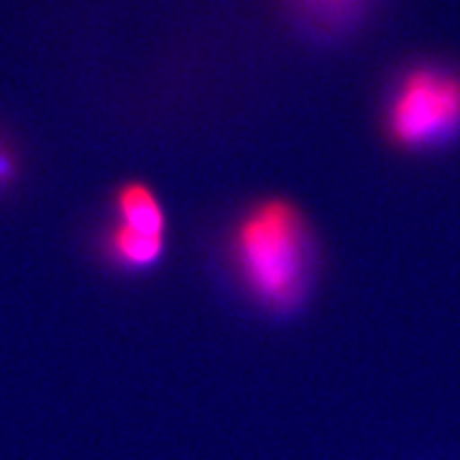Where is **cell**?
<instances>
[{"label": "cell", "mask_w": 460, "mask_h": 460, "mask_svg": "<svg viewBox=\"0 0 460 460\" xmlns=\"http://www.w3.org/2000/svg\"><path fill=\"white\" fill-rule=\"evenodd\" d=\"M230 261L259 305L278 315L296 310L308 296L315 268L308 221L282 198L256 202L230 233Z\"/></svg>", "instance_id": "obj_1"}, {"label": "cell", "mask_w": 460, "mask_h": 460, "mask_svg": "<svg viewBox=\"0 0 460 460\" xmlns=\"http://www.w3.org/2000/svg\"><path fill=\"white\" fill-rule=\"evenodd\" d=\"M383 128L404 151H435L460 137V68L420 61L406 68L385 99Z\"/></svg>", "instance_id": "obj_2"}, {"label": "cell", "mask_w": 460, "mask_h": 460, "mask_svg": "<svg viewBox=\"0 0 460 460\" xmlns=\"http://www.w3.org/2000/svg\"><path fill=\"white\" fill-rule=\"evenodd\" d=\"M113 221L125 228L158 237H164V228H167V217H164L158 195L146 183L137 181L118 188L113 200Z\"/></svg>", "instance_id": "obj_3"}, {"label": "cell", "mask_w": 460, "mask_h": 460, "mask_svg": "<svg viewBox=\"0 0 460 460\" xmlns=\"http://www.w3.org/2000/svg\"><path fill=\"white\" fill-rule=\"evenodd\" d=\"M103 254L125 270H146L153 268L164 254V237L146 235L139 230L111 221V228L103 235Z\"/></svg>", "instance_id": "obj_4"}, {"label": "cell", "mask_w": 460, "mask_h": 460, "mask_svg": "<svg viewBox=\"0 0 460 460\" xmlns=\"http://www.w3.org/2000/svg\"><path fill=\"white\" fill-rule=\"evenodd\" d=\"M287 3L310 29L322 33H339L362 17L369 0H287Z\"/></svg>", "instance_id": "obj_5"}, {"label": "cell", "mask_w": 460, "mask_h": 460, "mask_svg": "<svg viewBox=\"0 0 460 460\" xmlns=\"http://www.w3.org/2000/svg\"><path fill=\"white\" fill-rule=\"evenodd\" d=\"M13 176H14V160L5 146L0 144V186L13 181Z\"/></svg>", "instance_id": "obj_6"}]
</instances>
